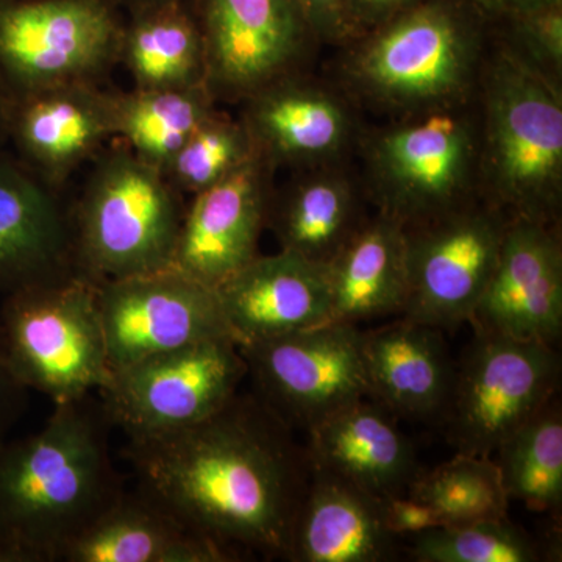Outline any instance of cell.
Here are the masks:
<instances>
[{
  "instance_id": "28",
  "label": "cell",
  "mask_w": 562,
  "mask_h": 562,
  "mask_svg": "<svg viewBox=\"0 0 562 562\" xmlns=\"http://www.w3.org/2000/svg\"><path fill=\"white\" fill-rule=\"evenodd\" d=\"M217 102L205 85L135 90L116 95V139L155 168L171 161Z\"/></svg>"
},
{
  "instance_id": "26",
  "label": "cell",
  "mask_w": 562,
  "mask_h": 562,
  "mask_svg": "<svg viewBox=\"0 0 562 562\" xmlns=\"http://www.w3.org/2000/svg\"><path fill=\"white\" fill-rule=\"evenodd\" d=\"M325 268L331 321L358 325L402 313L408 295L405 225L382 213L366 217Z\"/></svg>"
},
{
  "instance_id": "13",
  "label": "cell",
  "mask_w": 562,
  "mask_h": 562,
  "mask_svg": "<svg viewBox=\"0 0 562 562\" xmlns=\"http://www.w3.org/2000/svg\"><path fill=\"white\" fill-rule=\"evenodd\" d=\"M98 302L111 372L209 339H235L216 290L173 268L99 283Z\"/></svg>"
},
{
  "instance_id": "14",
  "label": "cell",
  "mask_w": 562,
  "mask_h": 562,
  "mask_svg": "<svg viewBox=\"0 0 562 562\" xmlns=\"http://www.w3.org/2000/svg\"><path fill=\"white\" fill-rule=\"evenodd\" d=\"M214 101L241 103L297 72L314 36L295 0H192Z\"/></svg>"
},
{
  "instance_id": "16",
  "label": "cell",
  "mask_w": 562,
  "mask_h": 562,
  "mask_svg": "<svg viewBox=\"0 0 562 562\" xmlns=\"http://www.w3.org/2000/svg\"><path fill=\"white\" fill-rule=\"evenodd\" d=\"M273 172L257 154L220 183L192 195L172 268L216 290L255 260L268 227Z\"/></svg>"
},
{
  "instance_id": "5",
  "label": "cell",
  "mask_w": 562,
  "mask_h": 562,
  "mask_svg": "<svg viewBox=\"0 0 562 562\" xmlns=\"http://www.w3.org/2000/svg\"><path fill=\"white\" fill-rule=\"evenodd\" d=\"M184 199L160 168L111 140L69 203L77 273L99 284L172 268Z\"/></svg>"
},
{
  "instance_id": "37",
  "label": "cell",
  "mask_w": 562,
  "mask_h": 562,
  "mask_svg": "<svg viewBox=\"0 0 562 562\" xmlns=\"http://www.w3.org/2000/svg\"><path fill=\"white\" fill-rule=\"evenodd\" d=\"M422 0H349L351 40L380 27Z\"/></svg>"
},
{
  "instance_id": "29",
  "label": "cell",
  "mask_w": 562,
  "mask_h": 562,
  "mask_svg": "<svg viewBox=\"0 0 562 562\" xmlns=\"http://www.w3.org/2000/svg\"><path fill=\"white\" fill-rule=\"evenodd\" d=\"M497 465L509 501L535 512L562 506V414L552 398L497 449Z\"/></svg>"
},
{
  "instance_id": "39",
  "label": "cell",
  "mask_w": 562,
  "mask_h": 562,
  "mask_svg": "<svg viewBox=\"0 0 562 562\" xmlns=\"http://www.w3.org/2000/svg\"><path fill=\"white\" fill-rule=\"evenodd\" d=\"M124 14L138 13V11L154 9V7L165 5V3L176 2V0H114Z\"/></svg>"
},
{
  "instance_id": "21",
  "label": "cell",
  "mask_w": 562,
  "mask_h": 562,
  "mask_svg": "<svg viewBox=\"0 0 562 562\" xmlns=\"http://www.w3.org/2000/svg\"><path fill=\"white\" fill-rule=\"evenodd\" d=\"M306 432L313 468L335 473L380 501L406 494L419 476L412 441L379 402L351 403Z\"/></svg>"
},
{
  "instance_id": "7",
  "label": "cell",
  "mask_w": 562,
  "mask_h": 562,
  "mask_svg": "<svg viewBox=\"0 0 562 562\" xmlns=\"http://www.w3.org/2000/svg\"><path fill=\"white\" fill-rule=\"evenodd\" d=\"M0 328L18 379L54 405L80 401L109 382L98 283L80 273L3 294Z\"/></svg>"
},
{
  "instance_id": "36",
  "label": "cell",
  "mask_w": 562,
  "mask_h": 562,
  "mask_svg": "<svg viewBox=\"0 0 562 562\" xmlns=\"http://www.w3.org/2000/svg\"><path fill=\"white\" fill-rule=\"evenodd\" d=\"M27 387L13 371L2 328H0V442L9 438L11 428L24 413L27 406Z\"/></svg>"
},
{
  "instance_id": "40",
  "label": "cell",
  "mask_w": 562,
  "mask_h": 562,
  "mask_svg": "<svg viewBox=\"0 0 562 562\" xmlns=\"http://www.w3.org/2000/svg\"><path fill=\"white\" fill-rule=\"evenodd\" d=\"M10 95L3 85L0 83V150L7 149L9 138H7V116H9Z\"/></svg>"
},
{
  "instance_id": "27",
  "label": "cell",
  "mask_w": 562,
  "mask_h": 562,
  "mask_svg": "<svg viewBox=\"0 0 562 562\" xmlns=\"http://www.w3.org/2000/svg\"><path fill=\"white\" fill-rule=\"evenodd\" d=\"M120 66L135 90L205 85V49L192 0L125 14Z\"/></svg>"
},
{
  "instance_id": "15",
  "label": "cell",
  "mask_w": 562,
  "mask_h": 562,
  "mask_svg": "<svg viewBox=\"0 0 562 562\" xmlns=\"http://www.w3.org/2000/svg\"><path fill=\"white\" fill-rule=\"evenodd\" d=\"M117 91L61 85L10 95L7 138L18 158L63 192L69 177L116 139Z\"/></svg>"
},
{
  "instance_id": "33",
  "label": "cell",
  "mask_w": 562,
  "mask_h": 562,
  "mask_svg": "<svg viewBox=\"0 0 562 562\" xmlns=\"http://www.w3.org/2000/svg\"><path fill=\"white\" fill-rule=\"evenodd\" d=\"M497 41L525 65L560 83L562 2L490 21Z\"/></svg>"
},
{
  "instance_id": "3",
  "label": "cell",
  "mask_w": 562,
  "mask_h": 562,
  "mask_svg": "<svg viewBox=\"0 0 562 562\" xmlns=\"http://www.w3.org/2000/svg\"><path fill=\"white\" fill-rule=\"evenodd\" d=\"M490 20L471 0H422L351 40L342 80L360 101L402 116L479 91Z\"/></svg>"
},
{
  "instance_id": "19",
  "label": "cell",
  "mask_w": 562,
  "mask_h": 562,
  "mask_svg": "<svg viewBox=\"0 0 562 562\" xmlns=\"http://www.w3.org/2000/svg\"><path fill=\"white\" fill-rule=\"evenodd\" d=\"M216 294L238 346L331 321L327 268L292 251L258 255Z\"/></svg>"
},
{
  "instance_id": "8",
  "label": "cell",
  "mask_w": 562,
  "mask_h": 562,
  "mask_svg": "<svg viewBox=\"0 0 562 562\" xmlns=\"http://www.w3.org/2000/svg\"><path fill=\"white\" fill-rule=\"evenodd\" d=\"M124 24L114 0L0 3V83L9 95L103 85L120 66Z\"/></svg>"
},
{
  "instance_id": "12",
  "label": "cell",
  "mask_w": 562,
  "mask_h": 562,
  "mask_svg": "<svg viewBox=\"0 0 562 562\" xmlns=\"http://www.w3.org/2000/svg\"><path fill=\"white\" fill-rule=\"evenodd\" d=\"M512 217L479 198L406 227L408 295L402 317L452 331L471 322Z\"/></svg>"
},
{
  "instance_id": "4",
  "label": "cell",
  "mask_w": 562,
  "mask_h": 562,
  "mask_svg": "<svg viewBox=\"0 0 562 562\" xmlns=\"http://www.w3.org/2000/svg\"><path fill=\"white\" fill-rule=\"evenodd\" d=\"M480 198L506 216L557 224L562 198L558 81L495 44L479 81Z\"/></svg>"
},
{
  "instance_id": "1",
  "label": "cell",
  "mask_w": 562,
  "mask_h": 562,
  "mask_svg": "<svg viewBox=\"0 0 562 562\" xmlns=\"http://www.w3.org/2000/svg\"><path fill=\"white\" fill-rule=\"evenodd\" d=\"M294 428L257 394H236L198 424L128 438L122 457L140 492L238 552L284 558L312 479Z\"/></svg>"
},
{
  "instance_id": "30",
  "label": "cell",
  "mask_w": 562,
  "mask_h": 562,
  "mask_svg": "<svg viewBox=\"0 0 562 562\" xmlns=\"http://www.w3.org/2000/svg\"><path fill=\"white\" fill-rule=\"evenodd\" d=\"M406 494L430 505L443 527L508 517L501 469L486 454L457 453L431 472L419 473Z\"/></svg>"
},
{
  "instance_id": "9",
  "label": "cell",
  "mask_w": 562,
  "mask_h": 562,
  "mask_svg": "<svg viewBox=\"0 0 562 562\" xmlns=\"http://www.w3.org/2000/svg\"><path fill=\"white\" fill-rule=\"evenodd\" d=\"M560 382L561 360L552 344L475 330L442 417L450 442L458 453L491 457L554 398Z\"/></svg>"
},
{
  "instance_id": "17",
  "label": "cell",
  "mask_w": 562,
  "mask_h": 562,
  "mask_svg": "<svg viewBox=\"0 0 562 562\" xmlns=\"http://www.w3.org/2000/svg\"><path fill=\"white\" fill-rule=\"evenodd\" d=\"M557 224L514 217L471 324L475 330L552 344L562 331V246Z\"/></svg>"
},
{
  "instance_id": "18",
  "label": "cell",
  "mask_w": 562,
  "mask_h": 562,
  "mask_svg": "<svg viewBox=\"0 0 562 562\" xmlns=\"http://www.w3.org/2000/svg\"><path fill=\"white\" fill-rule=\"evenodd\" d=\"M241 103L239 120L255 151L273 171L344 162L360 140L349 101L297 72L273 81Z\"/></svg>"
},
{
  "instance_id": "25",
  "label": "cell",
  "mask_w": 562,
  "mask_h": 562,
  "mask_svg": "<svg viewBox=\"0 0 562 562\" xmlns=\"http://www.w3.org/2000/svg\"><path fill=\"white\" fill-rule=\"evenodd\" d=\"M364 199L361 181L344 162L294 171L283 187L273 188L266 228L280 250L327 266L366 221Z\"/></svg>"
},
{
  "instance_id": "6",
  "label": "cell",
  "mask_w": 562,
  "mask_h": 562,
  "mask_svg": "<svg viewBox=\"0 0 562 562\" xmlns=\"http://www.w3.org/2000/svg\"><path fill=\"white\" fill-rule=\"evenodd\" d=\"M479 95L402 114L360 136L366 199L405 227L480 198Z\"/></svg>"
},
{
  "instance_id": "10",
  "label": "cell",
  "mask_w": 562,
  "mask_h": 562,
  "mask_svg": "<svg viewBox=\"0 0 562 562\" xmlns=\"http://www.w3.org/2000/svg\"><path fill=\"white\" fill-rule=\"evenodd\" d=\"M247 376L238 342L209 339L111 372L99 394L113 428L146 438L198 424L235 397Z\"/></svg>"
},
{
  "instance_id": "38",
  "label": "cell",
  "mask_w": 562,
  "mask_h": 562,
  "mask_svg": "<svg viewBox=\"0 0 562 562\" xmlns=\"http://www.w3.org/2000/svg\"><path fill=\"white\" fill-rule=\"evenodd\" d=\"M490 21L503 20L513 14L561 3L562 0H471Z\"/></svg>"
},
{
  "instance_id": "24",
  "label": "cell",
  "mask_w": 562,
  "mask_h": 562,
  "mask_svg": "<svg viewBox=\"0 0 562 562\" xmlns=\"http://www.w3.org/2000/svg\"><path fill=\"white\" fill-rule=\"evenodd\" d=\"M395 538L384 522L380 498L335 473L313 468L286 560L383 562L394 558Z\"/></svg>"
},
{
  "instance_id": "34",
  "label": "cell",
  "mask_w": 562,
  "mask_h": 562,
  "mask_svg": "<svg viewBox=\"0 0 562 562\" xmlns=\"http://www.w3.org/2000/svg\"><path fill=\"white\" fill-rule=\"evenodd\" d=\"M314 40L328 44L351 41L349 0H295Z\"/></svg>"
},
{
  "instance_id": "22",
  "label": "cell",
  "mask_w": 562,
  "mask_h": 562,
  "mask_svg": "<svg viewBox=\"0 0 562 562\" xmlns=\"http://www.w3.org/2000/svg\"><path fill=\"white\" fill-rule=\"evenodd\" d=\"M364 361L371 397L394 416L442 419L457 371L442 330L402 317L364 331Z\"/></svg>"
},
{
  "instance_id": "32",
  "label": "cell",
  "mask_w": 562,
  "mask_h": 562,
  "mask_svg": "<svg viewBox=\"0 0 562 562\" xmlns=\"http://www.w3.org/2000/svg\"><path fill=\"white\" fill-rule=\"evenodd\" d=\"M419 562H536L546 550L508 517L447 525L414 535L409 549Z\"/></svg>"
},
{
  "instance_id": "2",
  "label": "cell",
  "mask_w": 562,
  "mask_h": 562,
  "mask_svg": "<svg viewBox=\"0 0 562 562\" xmlns=\"http://www.w3.org/2000/svg\"><path fill=\"white\" fill-rule=\"evenodd\" d=\"M101 402L55 405L44 427L0 442V562H60L124 492Z\"/></svg>"
},
{
  "instance_id": "35",
  "label": "cell",
  "mask_w": 562,
  "mask_h": 562,
  "mask_svg": "<svg viewBox=\"0 0 562 562\" xmlns=\"http://www.w3.org/2000/svg\"><path fill=\"white\" fill-rule=\"evenodd\" d=\"M383 516L387 530L394 536L420 535L443 527V520L427 503L409 494L383 498Z\"/></svg>"
},
{
  "instance_id": "11",
  "label": "cell",
  "mask_w": 562,
  "mask_h": 562,
  "mask_svg": "<svg viewBox=\"0 0 562 562\" xmlns=\"http://www.w3.org/2000/svg\"><path fill=\"white\" fill-rule=\"evenodd\" d=\"M255 394L290 427L308 428L351 403L371 397L364 331L325 322L239 346Z\"/></svg>"
},
{
  "instance_id": "20",
  "label": "cell",
  "mask_w": 562,
  "mask_h": 562,
  "mask_svg": "<svg viewBox=\"0 0 562 562\" xmlns=\"http://www.w3.org/2000/svg\"><path fill=\"white\" fill-rule=\"evenodd\" d=\"M76 272L61 192L0 150V294Z\"/></svg>"
},
{
  "instance_id": "31",
  "label": "cell",
  "mask_w": 562,
  "mask_h": 562,
  "mask_svg": "<svg viewBox=\"0 0 562 562\" xmlns=\"http://www.w3.org/2000/svg\"><path fill=\"white\" fill-rule=\"evenodd\" d=\"M255 155L243 121L216 109L184 140L162 172L183 198H192L220 183Z\"/></svg>"
},
{
  "instance_id": "41",
  "label": "cell",
  "mask_w": 562,
  "mask_h": 562,
  "mask_svg": "<svg viewBox=\"0 0 562 562\" xmlns=\"http://www.w3.org/2000/svg\"><path fill=\"white\" fill-rule=\"evenodd\" d=\"M3 2H11V0H0V3H3Z\"/></svg>"
},
{
  "instance_id": "23",
  "label": "cell",
  "mask_w": 562,
  "mask_h": 562,
  "mask_svg": "<svg viewBox=\"0 0 562 562\" xmlns=\"http://www.w3.org/2000/svg\"><path fill=\"white\" fill-rule=\"evenodd\" d=\"M243 557L136 490L122 492L70 543L60 562H235Z\"/></svg>"
}]
</instances>
